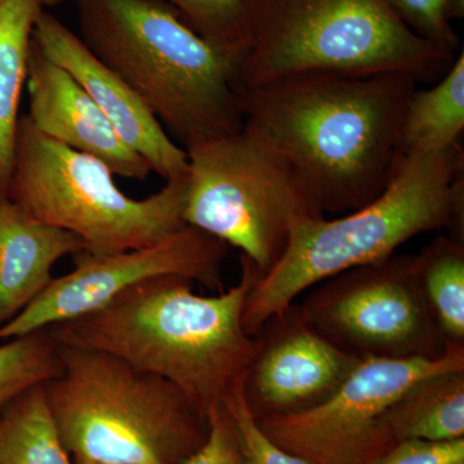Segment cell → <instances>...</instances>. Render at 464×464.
Masks as SVG:
<instances>
[{"label": "cell", "mask_w": 464, "mask_h": 464, "mask_svg": "<svg viewBox=\"0 0 464 464\" xmlns=\"http://www.w3.org/2000/svg\"><path fill=\"white\" fill-rule=\"evenodd\" d=\"M457 369H464L460 348L438 359L362 357L322 404L257 423L277 447L308 464H369L395 445L384 420L390 406L415 382Z\"/></svg>", "instance_id": "30bf717a"}, {"label": "cell", "mask_w": 464, "mask_h": 464, "mask_svg": "<svg viewBox=\"0 0 464 464\" xmlns=\"http://www.w3.org/2000/svg\"><path fill=\"white\" fill-rule=\"evenodd\" d=\"M63 2H65V0H43L44 7H54V5H61V3Z\"/></svg>", "instance_id": "4316f807"}, {"label": "cell", "mask_w": 464, "mask_h": 464, "mask_svg": "<svg viewBox=\"0 0 464 464\" xmlns=\"http://www.w3.org/2000/svg\"><path fill=\"white\" fill-rule=\"evenodd\" d=\"M244 380L232 389L222 402L234 423L243 464H308L302 458L277 447L262 431L257 420L246 405Z\"/></svg>", "instance_id": "603a6c76"}, {"label": "cell", "mask_w": 464, "mask_h": 464, "mask_svg": "<svg viewBox=\"0 0 464 464\" xmlns=\"http://www.w3.org/2000/svg\"><path fill=\"white\" fill-rule=\"evenodd\" d=\"M418 82L402 74L295 76L241 94L244 128L297 170L324 215L386 190Z\"/></svg>", "instance_id": "6da1fadb"}, {"label": "cell", "mask_w": 464, "mask_h": 464, "mask_svg": "<svg viewBox=\"0 0 464 464\" xmlns=\"http://www.w3.org/2000/svg\"><path fill=\"white\" fill-rule=\"evenodd\" d=\"M84 249L74 234L33 218L0 191V328L47 289L60 259Z\"/></svg>", "instance_id": "9a60e30c"}, {"label": "cell", "mask_w": 464, "mask_h": 464, "mask_svg": "<svg viewBox=\"0 0 464 464\" xmlns=\"http://www.w3.org/2000/svg\"><path fill=\"white\" fill-rule=\"evenodd\" d=\"M240 262L239 283L219 295H197L191 280L164 275L47 329L61 346L109 353L170 382L207 418L246 378L257 348L243 310L264 273L244 256Z\"/></svg>", "instance_id": "7a4b0ae2"}, {"label": "cell", "mask_w": 464, "mask_h": 464, "mask_svg": "<svg viewBox=\"0 0 464 464\" xmlns=\"http://www.w3.org/2000/svg\"><path fill=\"white\" fill-rule=\"evenodd\" d=\"M462 145L400 155L386 190L334 219H307L293 228L282 257L258 277L243 310L249 335L317 284L359 266L392 257L423 232L448 228L464 237Z\"/></svg>", "instance_id": "277c9868"}, {"label": "cell", "mask_w": 464, "mask_h": 464, "mask_svg": "<svg viewBox=\"0 0 464 464\" xmlns=\"http://www.w3.org/2000/svg\"><path fill=\"white\" fill-rule=\"evenodd\" d=\"M299 306L329 340L362 359H438L449 350L424 297L417 256L335 275Z\"/></svg>", "instance_id": "9c48e42d"}, {"label": "cell", "mask_w": 464, "mask_h": 464, "mask_svg": "<svg viewBox=\"0 0 464 464\" xmlns=\"http://www.w3.org/2000/svg\"><path fill=\"white\" fill-rule=\"evenodd\" d=\"M43 386L34 387L0 414V464H72Z\"/></svg>", "instance_id": "ffe728a7"}, {"label": "cell", "mask_w": 464, "mask_h": 464, "mask_svg": "<svg viewBox=\"0 0 464 464\" xmlns=\"http://www.w3.org/2000/svg\"><path fill=\"white\" fill-rule=\"evenodd\" d=\"M185 151L183 222L241 250L264 274L295 226L325 217L297 170L246 128Z\"/></svg>", "instance_id": "ba28073f"}, {"label": "cell", "mask_w": 464, "mask_h": 464, "mask_svg": "<svg viewBox=\"0 0 464 464\" xmlns=\"http://www.w3.org/2000/svg\"><path fill=\"white\" fill-rule=\"evenodd\" d=\"M60 359L43 389L76 464H181L206 440L207 418L170 382L87 348L60 344Z\"/></svg>", "instance_id": "8992f818"}, {"label": "cell", "mask_w": 464, "mask_h": 464, "mask_svg": "<svg viewBox=\"0 0 464 464\" xmlns=\"http://www.w3.org/2000/svg\"><path fill=\"white\" fill-rule=\"evenodd\" d=\"M464 130V53L451 63L439 83L415 90L406 108L400 155L426 154L459 143Z\"/></svg>", "instance_id": "ac0fdd59"}, {"label": "cell", "mask_w": 464, "mask_h": 464, "mask_svg": "<svg viewBox=\"0 0 464 464\" xmlns=\"http://www.w3.org/2000/svg\"><path fill=\"white\" fill-rule=\"evenodd\" d=\"M417 267L445 344L464 350V237H439L417 256Z\"/></svg>", "instance_id": "d6986e66"}, {"label": "cell", "mask_w": 464, "mask_h": 464, "mask_svg": "<svg viewBox=\"0 0 464 464\" xmlns=\"http://www.w3.org/2000/svg\"><path fill=\"white\" fill-rule=\"evenodd\" d=\"M26 87V115L39 132L99 159L116 176L137 181L149 179V164L125 145L74 76L45 56L34 39Z\"/></svg>", "instance_id": "5bb4252c"}, {"label": "cell", "mask_w": 464, "mask_h": 464, "mask_svg": "<svg viewBox=\"0 0 464 464\" xmlns=\"http://www.w3.org/2000/svg\"><path fill=\"white\" fill-rule=\"evenodd\" d=\"M240 94L295 76L441 78L453 57L415 35L389 0H243Z\"/></svg>", "instance_id": "5b68a950"}, {"label": "cell", "mask_w": 464, "mask_h": 464, "mask_svg": "<svg viewBox=\"0 0 464 464\" xmlns=\"http://www.w3.org/2000/svg\"><path fill=\"white\" fill-rule=\"evenodd\" d=\"M207 420L206 440L181 464H243L237 431L225 405L213 408Z\"/></svg>", "instance_id": "d4e9b609"}, {"label": "cell", "mask_w": 464, "mask_h": 464, "mask_svg": "<svg viewBox=\"0 0 464 464\" xmlns=\"http://www.w3.org/2000/svg\"><path fill=\"white\" fill-rule=\"evenodd\" d=\"M43 0H0V191L11 176L21 96Z\"/></svg>", "instance_id": "e0dca14e"}, {"label": "cell", "mask_w": 464, "mask_h": 464, "mask_svg": "<svg viewBox=\"0 0 464 464\" xmlns=\"http://www.w3.org/2000/svg\"><path fill=\"white\" fill-rule=\"evenodd\" d=\"M253 337L257 348L244 395L256 420L315 408L362 362L323 334L295 304L271 317Z\"/></svg>", "instance_id": "7c38bea8"}, {"label": "cell", "mask_w": 464, "mask_h": 464, "mask_svg": "<svg viewBox=\"0 0 464 464\" xmlns=\"http://www.w3.org/2000/svg\"><path fill=\"white\" fill-rule=\"evenodd\" d=\"M369 464H464V439L451 441L404 440Z\"/></svg>", "instance_id": "484cf974"}, {"label": "cell", "mask_w": 464, "mask_h": 464, "mask_svg": "<svg viewBox=\"0 0 464 464\" xmlns=\"http://www.w3.org/2000/svg\"><path fill=\"white\" fill-rule=\"evenodd\" d=\"M389 3L411 33L454 56L459 38L451 26L454 18L451 0H389Z\"/></svg>", "instance_id": "cb8c5ba5"}, {"label": "cell", "mask_w": 464, "mask_h": 464, "mask_svg": "<svg viewBox=\"0 0 464 464\" xmlns=\"http://www.w3.org/2000/svg\"><path fill=\"white\" fill-rule=\"evenodd\" d=\"M105 163L39 132L20 116L5 194L43 224L72 232L99 255L154 246L185 226L188 177L145 199L119 188Z\"/></svg>", "instance_id": "52a82bcc"}, {"label": "cell", "mask_w": 464, "mask_h": 464, "mask_svg": "<svg viewBox=\"0 0 464 464\" xmlns=\"http://www.w3.org/2000/svg\"><path fill=\"white\" fill-rule=\"evenodd\" d=\"M179 17L237 63L243 51V0H163Z\"/></svg>", "instance_id": "7402d4cb"}, {"label": "cell", "mask_w": 464, "mask_h": 464, "mask_svg": "<svg viewBox=\"0 0 464 464\" xmlns=\"http://www.w3.org/2000/svg\"><path fill=\"white\" fill-rule=\"evenodd\" d=\"M384 420L395 444L464 439V369L415 382L390 406Z\"/></svg>", "instance_id": "2e32d148"}, {"label": "cell", "mask_w": 464, "mask_h": 464, "mask_svg": "<svg viewBox=\"0 0 464 464\" xmlns=\"http://www.w3.org/2000/svg\"><path fill=\"white\" fill-rule=\"evenodd\" d=\"M224 241L185 225L154 246L99 255L82 250L70 273L52 280L47 289L0 328V342L23 337L94 313L137 284L174 275L207 288L224 290Z\"/></svg>", "instance_id": "8fae6325"}, {"label": "cell", "mask_w": 464, "mask_h": 464, "mask_svg": "<svg viewBox=\"0 0 464 464\" xmlns=\"http://www.w3.org/2000/svg\"><path fill=\"white\" fill-rule=\"evenodd\" d=\"M60 344L48 329L0 342V414L18 396L61 373Z\"/></svg>", "instance_id": "44dd1931"}, {"label": "cell", "mask_w": 464, "mask_h": 464, "mask_svg": "<svg viewBox=\"0 0 464 464\" xmlns=\"http://www.w3.org/2000/svg\"><path fill=\"white\" fill-rule=\"evenodd\" d=\"M79 38L183 149L240 132L237 61L163 0H72Z\"/></svg>", "instance_id": "3957f363"}, {"label": "cell", "mask_w": 464, "mask_h": 464, "mask_svg": "<svg viewBox=\"0 0 464 464\" xmlns=\"http://www.w3.org/2000/svg\"><path fill=\"white\" fill-rule=\"evenodd\" d=\"M33 39L45 56L74 76L125 145L149 164L152 173L167 182L188 177L185 149L170 139L141 99L85 47L79 35L43 11Z\"/></svg>", "instance_id": "4fadbf2b"}]
</instances>
